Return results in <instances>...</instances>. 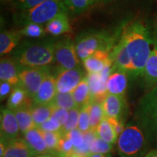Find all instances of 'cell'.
Here are the masks:
<instances>
[{
	"instance_id": "9c48e42d",
	"label": "cell",
	"mask_w": 157,
	"mask_h": 157,
	"mask_svg": "<svg viewBox=\"0 0 157 157\" xmlns=\"http://www.w3.org/2000/svg\"><path fill=\"white\" fill-rule=\"evenodd\" d=\"M83 78V71L78 66L72 69L58 71L56 76L57 91L63 93H73Z\"/></svg>"
},
{
	"instance_id": "3957f363",
	"label": "cell",
	"mask_w": 157,
	"mask_h": 157,
	"mask_svg": "<svg viewBox=\"0 0 157 157\" xmlns=\"http://www.w3.org/2000/svg\"><path fill=\"white\" fill-rule=\"evenodd\" d=\"M135 117L137 125L148 142L157 143V85L151 88L140 100Z\"/></svg>"
},
{
	"instance_id": "9a60e30c",
	"label": "cell",
	"mask_w": 157,
	"mask_h": 157,
	"mask_svg": "<svg viewBox=\"0 0 157 157\" xmlns=\"http://www.w3.org/2000/svg\"><path fill=\"white\" fill-rule=\"evenodd\" d=\"M128 85V74L121 71H111L107 81V93L111 95L124 96Z\"/></svg>"
},
{
	"instance_id": "44dd1931",
	"label": "cell",
	"mask_w": 157,
	"mask_h": 157,
	"mask_svg": "<svg viewBox=\"0 0 157 157\" xmlns=\"http://www.w3.org/2000/svg\"><path fill=\"white\" fill-rule=\"evenodd\" d=\"M46 32L52 36H59L64 33L70 32L71 31L68 14L63 13L54 17L47 23L45 27Z\"/></svg>"
},
{
	"instance_id": "5bb4252c",
	"label": "cell",
	"mask_w": 157,
	"mask_h": 157,
	"mask_svg": "<svg viewBox=\"0 0 157 157\" xmlns=\"http://www.w3.org/2000/svg\"><path fill=\"white\" fill-rule=\"evenodd\" d=\"M102 105L105 117L121 119L126 105L124 96L108 93L104 98Z\"/></svg>"
},
{
	"instance_id": "f546056e",
	"label": "cell",
	"mask_w": 157,
	"mask_h": 157,
	"mask_svg": "<svg viewBox=\"0 0 157 157\" xmlns=\"http://www.w3.org/2000/svg\"><path fill=\"white\" fill-rule=\"evenodd\" d=\"M80 111H81V109H79V108H75V109L70 110L69 113H68L67 121L60 131L62 135L67 134L71 131L78 128Z\"/></svg>"
},
{
	"instance_id": "7bdbcfd3",
	"label": "cell",
	"mask_w": 157,
	"mask_h": 157,
	"mask_svg": "<svg viewBox=\"0 0 157 157\" xmlns=\"http://www.w3.org/2000/svg\"><path fill=\"white\" fill-rule=\"evenodd\" d=\"M117 1V0H96V3L99 4H109L113 2Z\"/></svg>"
},
{
	"instance_id": "b9f144b4",
	"label": "cell",
	"mask_w": 157,
	"mask_h": 157,
	"mask_svg": "<svg viewBox=\"0 0 157 157\" xmlns=\"http://www.w3.org/2000/svg\"><path fill=\"white\" fill-rule=\"evenodd\" d=\"M145 157H157V149H154V150L148 151Z\"/></svg>"
},
{
	"instance_id": "7402d4cb",
	"label": "cell",
	"mask_w": 157,
	"mask_h": 157,
	"mask_svg": "<svg viewBox=\"0 0 157 157\" xmlns=\"http://www.w3.org/2000/svg\"><path fill=\"white\" fill-rule=\"evenodd\" d=\"M56 107L52 103L44 104V105H34L32 104L30 109L33 120L36 125L39 127L45 121L50 119L54 112Z\"/></svg>"
},
{
	"instance_id": "d590c367",
	"label": "cell",
	"mask_w": 157,
	"mask_h": 157,
	"mask_svg": "<svg viewBox=\"0 0 157 157\" xmlns=\"http://www.w3.org/2000/svg\"><path fill=\"white\" fill-rule=\"evenodd\" d=\"M48 0H15L14 6L17 10H25L36 7Z\"/></svg>"
},
{
	"instance_id": "e0dca14e",
	"label": "cell",
	"mask_w": 157,
	"mask_h": 157,
	"mask_svg": "<svg viewBox=\"0 0 157 157\" xmlns=\"http://www.w3.org/2000/svg\"><path fill=\"white\" fill-rule=\"evenodd\" d=\"M109 56V52L99 50L83 60L84 66L88 74L101 73L110 62Z\"/></svg>"
},
{
	"instance_id": "f35d334b",
	"label": "cell",
	"mask_w": 157,
	"mask_h": 157,
	"mask_svg": "<svg viewBox=\"0 0 157 157\" xmlns=\"http://www.w3.org/2000/svg\"><path fill=\"white\" fill-rule=\"evenodd\" d=\"M13 86L8 82H1L0 83V98L2 101L11 93V90Z\"/></svg>"
},
{
	"instance_id": "d6a6232c",
	"label": "cell",
	"mask_w": 157,
	"mask_h": 157,
	"mask_svg": "<svg viewBox=\"0 0 157 157\" xmlns=\"http://www.w3.org/2000/svg\"><path fill=\"white\" fill-rule=\"evenodd\" d=\"M113 150V145L105 142L101 138L97 137V135L92 141L90 147V154H109Z\"/></svg>"
},
{
	"instance_id": "1f68e13d",
	"label": "cell",
	"mask_w": 157,
	"mask_h": 157,
	"mask_svg": "<svg viewBox=\"0 0 157 157\" xmlns=\"http://www.w3.org/2000/svg\"><path fill=\"white\" fill-rule=\"evenodd\" d=\"M90 103L82 107L80 111L79 120H78V129L82 133H87L91 131V123H90Z\"/></svg>"
},
{
	"instance_id": "30bf717a",
	"label": "cell",
	"mask_w": 157,
	"mask_h": 157,
	"mask_svg": "<svg viewBox=\"0 0 157 157\" xmlns=\"http://www.w3.org/2000/svg\"><path fill=\"white\" fill-rule=\"evenodd\" d=\"M1 139L9 143L18 137L20 127L14 112L7 108H2L1 116Z\"/></svg>"
},
{
	"instance_id": "277c9868",
	"label": "cell",
	"mask_w": 157,
	"mask_h": 157,
	"mask_svg": "<svg viewBox=\"0 0 157 157\" xmlns=\"http://www.w3.org/2000/svg\"><path fill=\"white\" fill-rule=\"evenodd\" d=\"M114 35L106 31L90 30L82 33L75 41L76 50L80 60H83L95 52L104 50L111 52L116 42Z\"/></svg>"
},
{
	"instance_id": "2e32d148",
	"label": "cell",
	"mask_w": 157,
	"mask_h": 157,
	"mask_svg": "<svg viewBox=\"0 0 157 157\" xmlns=\"http://www.w3.org/2000/svg\"><path fill=\"white\" fill-rule=\"evenodd\" d=\"M87 80L91 93V101L103 103L108 94L106 89L107 80L101 73L88 74Z\"/></svg>"
},
{
	"instance_id": "83f0119b",
	"label": "cell",
	"mask_w": 157,
	"mask_h": 157,
	"mask_svg": "<svg viewBox=\"0 0 157 157\" xmlns=\"http://www.w3.org/2000/svg\"><path fill=\"white\" fill-rule=\"evenodd\" d=\"M90 123H91V131L95 132L98 125L105 117L102 103L98 101H90Z\"/></svg>"
},
{
	"instance_id": "836d02e7",
	"label": "cell",
	"mask_w": 157,
	"mask_h": 157,
	"mask_svg": "<svg viewBox=\"0 0 157 157\" xmlns=\"http://www.w3.org/2000/svg\"><path fill=\"white\" fill-rule=\"evenodd\" d=\"M41 130V129H40ZM42 131V130H41ZM42 135L46 142L47 146L48 148V152L50 154H53L56 151L57 147L62 137V134L60 131L58 132H46L42 131Z\"/></svg>"
},
{
	"instance_id": "ac0fdd59",
	"label": "cell",
	"mask_w": 157,
	"mask_h": 157,
	"mask_svg": "<svg viewBox=\"0 0 157 157\" xmlns=\"http://www.w3.org/2000/svg\"><path fill=\"white\" fill-rule=\"evenodd\" d=\"M23 135H24L23 139L36 156L49 153L42 131L38 127L30 129Z\"/></svg>"
},
{
	"instance_id": "52a82bcc",
	"label": "cell",
	"mask_w": 157,
	"mask_h": 157,
	"mask_svg": "<svg viewBox=\"0 0 157 157\" xmlns=\"http://www.w3.org/2000/svg\"><path fill=\"white\" fill-rule=\"evenodd\" d=\"M54 54L55 59L58 64V71L72 69L79 65L75 42L68 37L56 41Z\"/></svg>"
},
{
	"instance_id": "ab89813d",
	"label": "cell",
	"mask_w": 157,
	"mask_h": 157,
	"mask_svg": "<svg viewBox=\"0 0 157 157\" xmlns=\"http://www.w3.org/2000/svg\"><path fill=\"white\" fill-rule=\"evenodd\" d=\"M108 119H109L110 123L112 124V126L114 128L116 132H117V135L119 136L125 128L122 119H113V118H108Z\"/></svg>"
},
{
	"instance_id": "e575fe53",
	"label": "cell",
	"mask_w": 157,
	"mask_h": 157,
	"mask_svg": "<svg viewBox=\"0 0 157 157\" xmlns=\"http://www.w3.org/2000/svg\"><path fill=\"white\" fill-rule=\"evenodd\" d=\"M68 137L74 143V151H78L84 146V133H82L78 128L74 130L71 131L67 133Z\"/></svg>"
},
{
	"instance_id": "484cf974",
	"label": "cell",
	"mask_w": 157,
	"mask_h": 157,
	"mask_svg": "<svg viewBox=\"0 0 157 157\" xmlns=\"http://www.w3.org/2000/svg\"><path fill=\"white\" fill-rule=\"evenodd\" d=\"M72 94H73L76 105L79 109H82L84 105L90 103V101H91V93H90L89 83H88L87 76L84 77L76 89L74 90Z\"/></svg>"
},
{
	"instance_id": "74e56055",
	"label": "cell",
	"mask_w": 157,
	"mask_h": 157,
	"mask_svg": "<svg viewBox=\"0 0 157 157\" xmlns=\"http://www.w3.org/2000/svg\"><path fill=\"white\" fill-rule=\"evenodd\" d=\"M68 113H69V111H67V110L56 108L54 110L53 113H52V116L51 117L54 118L56 121H58L63 127L65 125V124L66 123V121H67Z\"/></svg>"
},
{
	"instance_id": "6da1fadb",
	"label": "cell",
	"mask_w": 157,
	"mask_h": 157,
	"mask_svg": "<svg viewBox=\"0 0 157 157\" xmlns=\"http://www.w3.org/2000/svg\"><path fill=\"white\" fill-rule=\"evenodd\" d=\"M119 41L124 46L132 62V76H142L154 42V36L148 25L142 21L129 23L121 31Z\"/></svg>"
},
{
	"instance_id": "f6af8a7d",
	"label": "cell",
	"mask_w": 157,
	"mask_h": 157,
	"mask_svg": "<svg viewBox=\"0 0 157 157\" xmlns=\"http://www.w3.org/2000/svg\"><path fill=\"white\" fill-rule=\"evenodd\" d=\"M2 2H6V1H8V0H1Z\"/></svg>"
},
{
	"instance_id": "60d3db41",
	"label": "cell",
	"mask_w": 157,
	"mask_h": 157,
	"mask_svg": "<svg viewBox=\"0 0 157 157\" xmlns=\"http://www.w3.org/2000/svg\"><path fill=\"white\" fill-rule=\"evenodd\" d=\"M88 157H111V155L110 154H90Z\"/></svg>"
},
{
	"instance_id": "4fadbf2b",
	"label": "cell",
	"mask_w": 157,
	"mask_h": 157,
	"mask_svg": "<svg viewBox=\"0 0 157 157\" xmlns=\"http://www.w3.org/2000/svg\"><path fill=\"white\" fill-rule=\"evenodd\" d=\"M24 69L11 58H2L0 61V79L1 82H8L13 87L17 85L19 76Z\"/></svg>"
},
{
	"instance_id": "ffe728a7",
	"label": "cell",
	"mask_w": 157,
	"mask_h": 157,
	"mask_svg": "<svg viewBox=\"0 0 157 157\" xmlns=\"http://www.w3.org/2000/svg\"><path fill=\"white\" fill-rule=\"evenodd\" d=\"M21 35L20 31H5L0 34V55L2 57L18 46Z\"/></svg>"
},
{
	"instance_id": "603a6c76",
	"label": "cell",
	"mask_w": 157,
	"mask_h": 157,
	"mask_svg": "<svg viewBox=\"0 0 157 157\" xmlns=\"http://www.w3.org/2000/svg\"><path fill=\"white\" fill-rule=\"evenodd\" d=\"M31 98L22 88L15 86L12 90L7 101V109L11 111L20 109L23 106H31L33 103H29Z\"/></svg>"
},
{
	"instance_id": "f1b7e54d",
	"label": "cell",
	"mask_w": 157,
	"mask_h": 157,
	"mask_svg": "<svg viewBox=\"0 0 157 157\" xmlns=\"http://www.w3.org/2000/svg\"><path fill=\"white\" fill-rule=\"evenodd\" d=\"M68 11L75 14L83 13L91 5L96 2V0H61Z\"/></svg>"
},
{
	"instance_id": "d4e9b609",
	"label": "cell",
	"mask_w": 157,
	"mask_h": 157,
	"mask_svg": "<svg viewBox=\"0 0 157 157\" xmlns=\"http://www.w3.org/2000/svg\"><path fill=\"white\" fill-rule=\"evenodd\" d=\"M97 137L110 144L114 145L118 140L117 132L107 117H104L95 131Z\"/></svg>"
},
{
	"instance_id": "ba28073f",
	"label": "cell",
	"mask_w": 157,
	"mask_h": 157,
	"mask_svg": "<svg viewBox=\"0 0 157 157\" xmlns=\"http://www.w3.org/2000/svg\"><path fill=\"white\" fill-rule=\"evenodd\" d=\"M49 74H50L49 66L24 68L20 74L17 86L22 88L29 98L33 100L42 82Z\"/></svg>"
},
{
	"instance_id": "8fae6325",
	"label": "cell",
	"mask_w": 157,
	"mask_h": 157,
	"mask_svg": "<svg viewBox=\"0 0 157 157\" xmlns=\"http://www.w3.org/2000/svg\"><path fill=\"white\" fill-rule=\"evenodd\" d=\"M153 48L147 60L142 76L144 83L149 89L157 85V25L153 33Z\"/></svg>"
},
{
	"instance_id": "4dcf8cb0",
	"label": "cell",
	"mask_w": 157,
	"mask_h": 157,
	"mask_svg": "<svg viewBox=\"0 0 157 157\" xmlns=\"http://www.w3.org/2000/svg\"><path fill=\"white\" fill-rule=\"evenodd\" d=\"M20 32L22 36L30 38H42L46 34V30L43 28L42 25L36 23H29L24 25Z\"/></svg>"
},
{
	"instance_id": "7c38bea8",
	"label": "cell",
	"mask_w": 157,
	"mask_h": 157,
	"mask_svg": "<svg viewBox=\"0 0 157 157\" xmlns=\"http://www.w3.org/2000/svg\"><path fill=\"white\" fill-rule=\"evenodd\" d=\"M57 93L56 76L50 74L42 82L38 92L33 98V104L44 105L50 103Z\"/></svg>"
},
{
	"instance_id": "8992f818",
	"label": "cell",
	"mask_w": 157,
	"mask_h": 157,
	"mask_svg": "<svg viewBox=\"0 0 157 157\" xmlns=\"http://www.w3.org/2000/svg\"><path fill=\"white\" fill-rule=\"evenodd\" d=\"M149 142L137 124H129L118 138V153L120 157H145Z\"/></svg>"
},
{
	"instance_id": "7a4b0ae2",
	"label": "cell",
	"mask_w": 157,
	"mask_h": 157,
	"mask_svg": "<svg viewBox=\"0 0 157 157\" xmlns=\"http://www.w3.org/2000/svg\"><path fill=\"white\" fill-rule=\"evenodd\" d=\"M56 42L52 38L24 41L13 51L10 58L23 68L48 66L56 60Z\"/></svg>"
},
{
	"instance_id": "d6986e66",
	"label": "cell",
	"mask_w": 157,
	"mask_h": 157,
	"mask_svg": "<svg viewBox=\"0 0 157 157\" xmlns=\"http://www.w3.org/2000/svg\"><path fill=\"white\" fill-rule=\"evenodd\" d=\"M36 155L31 151L24 139L17 138L8 143L2 157H34Z\"/></svg>"
},
{
	"instance_id": "8d00e7d4",
	"label": "cell",
	"mask_w": 157,
	"mask_h": 157,
	"mask_svg": "<svg viewBox=\"0 0 157 157\" xmlns=\"http://www.w3.org/2000/svg\"><path fill=\"white\" fill-rule=\"evenodd\" d=\"M38 128L42 131H46V132H58L60 131L62 127L58 121H56L54 118L51 117L50 119L40 125Z\"/></svg>"
},
{
	"instance_id": "4316f807",
	"label": "cell",
	"mask_w": 157,
	"mask_h": 157,
	"mask_svg": "<svg viewBox=\"0 0 157 157\" xmlns=\"http://www.w3.org/2000/svg\"><path fill=\"white\" fill-rule=\"evenodd\" d=\"M51 103L56 108L66 109L67 111L78 108L72 93H63L58 92Z\"/></svg>"
},
{
	"instance_id": "cb8c5ba5",
	"label": "cell",
	"mask_w": 157,
	"mask_h": 157,
	"mask_svg": "<svg viewBox=\"0 0 157 157\" xmlns=\"http://www.w3.org/2000/svg\"><path fill=\"white\" fill-rule=\"evenodd\" d=\"M31 106H23L13 111L18 122L20 131L23 135L30 129L36 127L31 116Z\"/></svg>"
},
{
	"instance_id": "ee69618b",
	"label": "cell",
	"mask_w": 157,
	"mask_h": 157,
	"mask_svg": "<svg viewBox=\"0 0 157 157\" xmlns=\"http://www.w3.org/2000/svg\"><path fill=\"white\" fill-rule=\"evenodd\" d=\"M56 156L52 154H50V153H48V154H41V155H38V156H36L34 157H55Z\"/></svg>"
},
{
	"instance_id": "5b68a950",
	"label": "cell",
	"mask_w": 157,
	"mask_h": 157,
	"mask_svg": "<svg viewBox=\"0 0 157 157\" xmlns=\"http://www.w3.org/2000/svg\"><path fill=\"white\" fill-rule=\"evenodd\" d=\"M68 10L61 0H48L44 3L25 10H18L14 15V20L19 25L29 23L42 25L58 16L66 13Z\"/></svg>"
}]
</instances>
